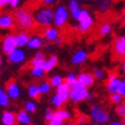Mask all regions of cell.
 Masks as SVG:
<instances>
[{
  "mask_svg": "<svg viewBox=\"0 0 125 125\" xmlns=\"http://www.w3.org/2000/svg\"><path fill=\"white\" fill-rule=\"evenodd\" d=\"M8 6V0H0V8H4Z\"/></svg>",
  "mask_w": 125,
  "mask_h": 125,
  "instance_id": "43",
  "label": "cell"
},
{
  "mask_svg": "<svg viewBox=\"0 0 125 125\" xmlns=\"http://www.w3.org/2000/svg\"><path fill=\"white\" fill-rule=\"evenodd\" d=\"M116 114L118 115V116H122V117H124L125 116V104H119V106H117V108H116Z\"/></svg>",
  "mask_w": 125,
  "mask_h": 125,
  "instance_id": "38",
  "label": "cell"
},
{
  "mask_svg": "<svg viewBox=\"0 0 125 125\" xmlns=\"http://www.w3.org/2000/svg\"><path fill=\"white\" fill-rule=\"evenodd\" d=\"M54 114L56 115L57 117H60L63 122H67L71 118V113L67 109H61V108H59L56 111H54Z\"/></svg>",
  "mask_w": 125,
  "mask_h": 125,
  "instance_id": "24",
  "label": "cell"
},
{
  "mask_svg": "<svg viewBox=\"0 0 125 125\" xmlns=\"http://www.w3.org/2000/svg\"><path fill=\"white\" fill-rule=\"evenodd\" d=\"M20 4H21V0H8V6L13 9H16L20 6Z\"/></svg>",
  "mask_w": 125,
  "mask_h": 125,
  "instance_id": "39",
  "label": "cell"
},
{
  "mask_svg": "<svg viewBox=\"0 0 125 125\" xmlns=\"http://www.w3.org/2000/svg\"><path fill=\"white\" fill-rule=\"evenodd\" d=\"M122 80L123 79H121L117 75H114V73L109 75L108 80H107V91H108V93H110V94L118 93V90L121 87Z\"/></svg>",
  "mask_w": 125,
  "mask_h": 125,
  "instance_id": "8",
  "label": "cell"
},
{
  "mask_svg": "<svg viewBox=\"0 0 125 125\" xmlns=\"http://www.w3.org/2000/svg\"><path fill=\"white\" fill-rule=\"evenodd\" d=\"M93 1H101V0H93Z\"/></svg>",
  "mask_w": 125,
  "mask_h": 125,
  "instance_id": "50",
  "label": "cell"
},
{
  "mask_svg": "<svg viewBox=\"0 0 125 125\" xmlns=\"http://www.w3.org/2000/svg\"><path fill=\"white\" fill-rule=\"evenodd\" d=\"M90 114H91V119L95 124H106L110 119L109 114L103 108H101L100 106H96V104L91 107Z\"/></svg>",
  "mask_w": 125,
  "mask_h": 125,
  "instance_id": "5",
  "label": "cell"
},
{
  "mask_svg": "<svg viewBox=\"0 0 125 125\" xmlns=\"http://www.w3.org/2000/svg\"><path fill=\"white\" fill-rule=\"evenodd\" d=\"M87 57H88V54L85 49H79V51H77L73 53L71 57V63L75 65H79V64H83L84 62L87 60Z\"/></svg>",
  "mask_w": 125,
  "mask_h": 125,
  "instance_id": "15",
  "label": "cell"
},
{
  "mask_svg": "<svg viewBox=\"0 0 125 125\" xmlns=\"http://www.w3.org/2000/svg\"><path fill=\"white\" fill-rule=\"evenodd\" d=\"M14 19L17 27L21 28L22 30H30L36 24L33 15L25 8H17V10L14 14Z\"/></svg>",
  "mask_w": 125,
  "mask_h": 125,
  "instance_id": "3",
  "label": "cell"
},
{
  "mask_svg": "<svg viewBox=\"0 0 125 125\" xmlns=\"http://www.w3.org/2000/svg\"><path fill=\"white\" fill-rule=\"evenodd\" d=\"M16 119H17V122H19L20 124H23V125H29V124H31V122H32L30 114L28 113L27 110H21V111H19V114L16 115Z\"/></svg>",
  "mask_w": 125,
  "mask_h": 125,
  "instance_id": "21",
  "label": "cell"
},
{
  "mask_svg": "<svg viewBox=\"0 0 125 125\" xmlns=\"http://www.w3.org/2000/svg\"><path fill=\"white\" fill-rule=\"evenodd\" d=\"M1 64H2V59H1V56H0V67H1Z\"/></svg>",
  "mask_w": 125,
  "mask_h": 125,
  "instance_id": "48",
  "label": "cell"
},
{
  "mask_svg": "<svg viewBox=\"0 0 125 125\" xmlns=\"http://www.w3.org/2000/svg\"><path fill=\"white\" fill-rule=\"evenodd\" d=\"M24 110H27L29 114H32V113H34L37 110V103L34 101H28L24 104Z\"/></svg>",
  "mask_w": 125,
  "mask_h": 125,
  "instance_id": "32",
  "label": "cell"
},
{
  "mask_svg": "<svg viewBox=\"0 0 125 125\" xmlns=\"http://www.w3.org/2000/svg\"><path fill=\"white\" fill-rule=\"evenodd\" d=\"M111 125H123L124 124V122H119V121H114L113 123H110Z\"/></svg>",
  "mask_w": 125,
  "mask_h": 125,
  "instance_id": "46",
  "label": "cell"
},
{
  "mask_svg": "<svg viewBox=\"0 0 125 125\" xmlns=\"http://www.w3.org/2000/svg\"><path fill=\"white\" fill-rule=\"evenodd\" d=\"M72 20H75L77 22V30L80 33H86L91 30L94 25V19L91 15V13L84 9V8H78L76 10L70 13Z\"/></svg>",
  "mask_w": 125,
  "mask_h": 125,
  "instance_id": "1",
  "label": "cell"
},
{
  "mask_svg": "<svg viewBox=\"0 0 125 125\" xmlns=\"http://www.w3.org/2000/svg\"><path fill=\"white\" fill-rule=\"evenodd\" d=\"M122 70H123V72L125 73V61L123 62V64H122Z\"/></svg>",
  "mask_w": 125,
  "mask_h": 125,
  "instance_id": "47",
  "label": "cell"
},
{
  "mask_svg": "<svg viewBox=\"0 0 125 125\" xmlns=\"http://www.w3.org/2000/svg\"><path fill=\"white\" fill-rule=\"evenodd\" d=\"M42 1L45 6H51V5H53L56 2V0H42Z\"/></svg>",
  "mask_w": 125,
  "mask_h": 125,
  "instance_id": "42",
  "label": "cell"
},
{
  "mask_svg": "<svg viewBox=\"0 0 125 125\" xmlns=\"http://www.w3.org/2000/svg\"><path fill=\"white\" fill-rule=\"evenodd\" d=\"M15 24V19L10 14H1L0 15V29H2V30L13 29Z\"/></svg>",
  "mask_w": 125,
  "mask_h": 125,
  "instance_id": "13",
  "label": "cell"
},
{
  "mask_svg": "<svg viewBox=\"0 0 125 125\" xmlns=\"http://www.w3.org/2000/svg\"><path fill=\"white\" fill-rule=\"evenodd\" d=\"M33 19L37 25L42 28L49 27L54 23V9L49 6H44L33 11Z\"/></svg>",
  "mask_w": 125,
  "mask_h": 125,
  "instance_id": "2",
  "label": "cell"
},
{
  "mask_svg": "<svg viewBox=\"0 0 125 125\" xmlns=\"http://www.w3.org/2000/svg\"><path fill=\"white\" fill-rule=\"evenodd\" d=\"M6 92H7L8 96L10 98V100H16V99H19L20 95H21V88H20V85L16 83V82L11 80V82L7 83Z\"/></svg>",
  "mask_w": 125,
  "mask_h": 125,
  "instance_id": "11",
  "label": "cell"
},
{
  "mask_svg": "<svg viewBox=\"0 0 125 125\" xmlns=\"http://www.w3.org/2000/svg\"><path fill=\"white\" fill-rule=\"evenodd\" d=\"M123 122H124V124H125V116L123 117Z\"/></svg>",
  "mask_w": 125,
  "mask_h": 125,
  "instance_id": "49",
  "label": "cell"
},
{
  "mask_svg": "<svg viewBox=\"0 0 125 125\" xmlns=\"http://www.w3.org/2000/svg\"><path fill=\"white\" fill-rule=\"evenodd\" d=\"M42 36H44V38H45L47 42H54V40H55L57 37H60V31H59V29H57L55 25H54V27L49 25V27L45 28Z\"/></svg>",
  "mask_w": 125,
  "mask_h": 125,
  "instance_id": "14",
  "label": "cell"
},
{
  "mask_svg": "<svg viewBox=\"0 0 125 125\" xmlns=\"http://www.w3.org/2000/svg\"><path fill=\"white\" fill-rule=\"evenodd\" d=\"M100 2L101 4L99 5V11L102 13V14L108 13L111 8V0H101Z\"/></svg>",
  "mask_w": 125,
  "mask_h": 125,
  "instance_id": "26",
  "label": "cell"
},
{
  "mask_svg": "<svg viewBox=\"0 0 125 125\" xmlns=\"http://www.w3.org/2000/svg\"><path fill=\"white\" fill-rule=\"evenodd\" d=\"M57 62H59V59H57L56 55H51L48 59H45L44 64H42V69L45 70V72L52 71L57 65Z\"/></svg>",
  "mask_w": 125,
  "mask_h": 125,
  "instance_id": "17",
  "label": "cell"
},
{
  "mask_svg": "<svg viewBox=\"0 0 125 125\" xmlns=\"http://www.w3.org/2000/svg\"><path fill=\"white\" fill-rule=\"evenodd\" d=\"M118 93L125 99V79L122 80V84H121V87H119V90H118Z\"/></svg>",
  "mask_w": 125,
  "mask_h": 125,
  "instance_id": "40",
  "label": "cell"
},
{
  "mask_svg": "<svg viewBox=\"0 0 125 125\" xmlns=\"http://www.w3.org/2000/svg\"><path fill=\"white\" fill-rule=\"evenodd\" d=\"M31 76L33 78H42L45 76V70L42 67H31Z\"/></svg>",
  "mask_w": 125,
  "mask_h": 125,
  "instance_id": "27",
  "label": "cell"
},
{
  "mask_svg": "<svg viewBox=\"0 0 125 125\" xmlns=\"http://www.w3.org/2000/svg\"><path fill=\"white\" fill-rule=\"evenodd\" d=\"M91 98V94L88 92V87L77 80L76 83L70 86V94L69 100L75 103H79L83 101H86Z\"/></svg>",
  "mask_w": 125,
  "mask_h": 125,
  "instance_id": "4",
  "label": "cell"
},
{
  "mask_svg": "<svg viewBox=\"0 0 125 125\" xmlns=\"http://www.w3.org/2000/svg\"><path fill=\"white\" fill-rule=\"evenodd\" d=\"M78 8H80V4L78 0H69L68 2V9L69 11L71 13V11L76 10V9H78Z\"/></svg>",
  "mask_w": 125,
  "mask_h": 125,
  "instance_id": "34",
  "label": "cell"
},
{
  "mask_svg": "<svg viewBox=\"0 0 125 125\" xmlns=\"http://www.w3.org/2000/svg\"><path fill=\"white\" fill-rule=\"evenodd\" d=\"M63 82H64V79H63V77L61 76V75H53V76L51 77V79H49V83H51L52 87H55V88L59 85H61Z\"/></svg>",
  "mask_w": 125,
  "mask_h": 125,
  "instance_id": "29",
  "label": "cell"
},
{
  "mask_svg": "<svg viewBox=\"0 0 125 125\" xmlns=\"http://www.w3.org/2000/svg\"><path fill=\"white\" fill-rule=\"evenodd\" d=\"M28 47L30 49H32V51L40 49L42 47V38L40 36H37V34L31 36L29 42H28Z\"/></svg>",
  "mask_w": 125,
  "mask_h": 125,
  "instance_id": "19",
  "label": "cell"
},
{
  "mask_svg": "<svg viewBox=\"0 0 125 125\" xmlns=\"http://www.w3.org/2000/svg\"><path fill=\"white\" fill-rule=\"evenodd\" d=\"M28 94L29 96L32 99H37L39 98L42 93H40V90H39V85H36V84H32L28 87Z\"/></svg>",
  "mask_w": 125,
  "mask_h": 125,
  "instance_id": "23",
  "label": "cell"
},
{
  "mask_svg": "<svg viewBox=\"0 0 125 125\" xmlns=\"http://www.w3.org/2000/svg\"><path fill=\"white\" fill-rule=\"evenodd\" d=\"M9 101H10V98L8 96L7 92L0 87V107H7L9 104Z\"/></svg>",
  "mask_w": 125,
  "mask_h": 125,
  "instance_id": "28",
  "label": "cell"
},
{
  "mask_svg": "<svg viewBox=\"0 0 125 125\" xmlns=\"http://www.w3.org/2000/svg\"><path fill=\"white\" fill-rule=\"evenodd\" d=\"M52 104L54 106V108H56V109H59V108H61V107L63 106L64 103L62 102V100H61L60 98H59V95L55 93V94L52 96Z\"/></svg>",
  "mask_w": 125,
  "mask_h": 125,
  "instance_id": "33",
  "label": "cell"
},
{
  "mask_svg": "<svg viewBox=\"0 0 125 125\" xmlns=\"http://www.w3.org/2000/svg\"><path fill=\"white\" fill-rule=\"evenodd\" d=\"M78 122H79V124H85V123L87 122V117H85V116H82V117H79Z\"/></svg>",
  "mask_w": 125,
  "mask_h": 125,
  "instance_id": "44",
  "label": "cell"
},
{
  "mask_svg": "<svg viewBox=\"0 0 125 125\" xmlns=\"http://www.w3.org/2000/svg\"><path fill=\"white\" fill-rule=\"evenodd\" d=\"M123 100H124V98H123L119 93H113V94L110 95V101H111V103L115 104V106L122 104V103H123Z\"/></svg>",
  "mask_w": 125,
  "mask_h": 125,
  "instance_id": "30",
  "label": "cell"
},
{
  "mask_svg": "<svg viewBox=\"0 0 125 125\" xmlns=\"http://www.w3.org/2000/svg\"><path fill=\"white\" fill-rule=\"evenodd\" d=\"M16 122H17L16 115L13 111L6 110V111L2 113V115H1V123L4 125H14Z\"/></svg>",
  "mask_w": 125,
  "mask_h": 125,
  "instance_id": "18",
  "label": "cell"
},
{
  "mask_svg": "<svg viewBox=\"0 0 125 125\" xmlns=\"http://www.w3.org/2000/svg\"><path fill=\"white\" fill-rule=\"evenodd\" d=\"M92 73L96 80H103L106 78V71L103 70L102 68H99V67H95L92 70Z\"/></svg>",
  "mask_w": 125,
  "mask_h": 125,
  "instance_id": "25",
  "label": "cell"
},
{
  "mask_svg": "<svg viewBox=\"0 0 125 125\" xmlns=\"http://www.w3.org/2000/svg\"><path fill=\"white\" fill-rule=\"evenodd\" d=\"M111 31H113V27H111L110 23H102V24L99 27L98 32L101 37H108V36L111 33Z\"/></svg>",
  "mask_w": 125,
  "mask_h": 125,
  "instance_id": "22",
  "label": "cell"
},
{
  "mask_svg": "<svg viewBox=\"0 0 125 125\" xmlns=\"http://www.w3.org/2000/svg\"><path fill=\"white\" fill-rule=\"evenodd\" d=\"M34 57H36V59H39V60H45L46 55H45V53H44V52L38 51V52H36V54H34Z\"/></svg>",
  "mask_w": 125,
  "mask_h": 125,
  "instance_id": "41",
  "label": "cell"
},
{
  "mask_svg": "<svg viewBox=\"0 0 125 125\" xmlns=\"http://www.w3.org/2000/svg\"><path fill=\"white\" fill-rule=\"evenodd\" d=\"M57 95H59V98L62 100V102L63 103H67L69 101V94H70V85L63 82V83L59 85L56 87V91H55Z\"/></svg>",
  "mask_w": 125,
  "mask_h": 125,
  "instance_id": "12",
  "label": "cell"
},
{
  "mask_svg": "<svg viewBox=\"0 0 125 125\" xmlns=\"http://www.w3.org/2000/svg\"><path fill=\"white\" fill-rule=\"evenodd\" d=\"M54 116V110L52 108H48V109L45 111V115H44V118H45L46 122H49L52 119V117Z\"/></svg>",
  "mask_w": 125,
  "mask_h": 125,
  "instance_id": "36",
  "label": "cell"
},
{
  "mask_svg": "<svg viewBox=\"0 0 125 125\" xmlns=\"http://www.w3.org/2000/svg\"><path fill=\"white\" fill-rule=\"evenodd\" d=\"M114 52L118 57H125V36H118L114 42Z\"/></svg>",
  "mask_w": 125,
  "mask_h": 125,
  "instance_id": "10",
  "label": "cell"
},
{
  "mask_svg": "<svg viewBox=\"0 0 125 125\" xmlns=\"http://www.w3.org/2000/svg\"><path fill=\"white\" fill-rule=\"evenodd\" d=\"M62 44V39L60 38V37H57L55 40H54V45H61Z\"/></svg>",
  "mask_w": 125,
  "mask_h": 125,
  "instance_id": "45",
  "label": "cell"
},
{
  "mask_svg": "<svg viewBox=\"0 0 125 125\" xmlns=\"http://www.w3.org/2000/svg\"><path fill=\"white\" fill-rule=\"evenodd\" d=\"M77 80H78V78H77V75H75V73H69L68 76L65 77V83L68 84V85H73V84L76 83Z\"/></svg>",
  "mask_w": 125,
  "mask_h": 125,
  "instance_id": "35",
  "label": "cell"
},
{
  "mask_svg": "<svg viewBox=\"0 0 125 125\" xmlns=\"http://www.w3.org/2000/svg\"><path fill=\"white\" fill-rule=\"evenodd\" d=\"M52 88H53V87H52V85H51L49 82H44V83H42L39 85V90H40V93H42V94H48V93H51Z\"/></svg>",
  "mask_w": 125,
  "mask_h": 125,
  "instance_id": "31",
  "label": "cell"
},
{
  "mask_svg": "<svg viewBox=\"0 0 125 125\" xmlns=\"http://www.w3.org/2000/svg\"><path fill=\"white\" fill-rule=\"evenodd\" d=\"M77 78H78V82H80L83 85H85L87 87L93 86V84L95 82L94 76L91 72H80L79 75L77 76Z\"/></svg>",
  "mask_w": 125,
  "mask_h": 125,
  "instance_id": "16",
  "label": "cell"
},
{
  "mask_svg": "<svg viewBox=\"0 0 125 125\" xmlns=\"http://www.w3.org/2000/svg\"><path fill=\"white\" fill-rule=\"evenodd\" d=\"M44 61L45 60H39V59H36V57H33L32 59V61H31V67H42V64H44Z\"/></svg>",
  "mask_w": 125,
  "mask_h": 125,
  "instance_id": "37",
  "label": "cell"
},
{
  "mask_svg": "<svg viewBox=\"0 0 125 125\" xmlns=\"http://www.w3.org/2000/svg\"><path fill=\"white\" fill-rule=\"evenodd\" d=\"M15 37H16V44H17V47L23 48V47L28 46V42H29V39H30V36H29L28 32H24V31L19 32Z\"/></svg>",
  "mask_w": 125,
  "mask_h": 125,
  "instance_id": "20",
  "label": "cell"
},
{
  "mask_svg": "<svg viewBox=\"0 0 125 125\" xmlns=\"http://www.w3.org/2000/svg\"><path fill=\"white\" fill-rule=\"evenodd\" d=\"M8 61L13 64H21L27 60V54L25 52L21 49V47H16L14 51H11L9 54H7Z\"/></svg>",
  "mask_w": 125,
  "mask_h": 125,
  "instance_id": "7",
  "label": "cell"
},
{
  "mask_svg": "<svg viewBox=\"0 0 125 125\" xmlns=\"http://www.w3.org/2000/svg\"><path fill=\"white\" fill-rule=\"evenodd\" d=\"M111 1H113V0H111Z\"/></svg>",
  "mask_w": 125,
  "mask_h": 125,
  "instance_id": "51",
  "label": "cell"
},
{
  "mask_svg": "<svg viewBox=\"0 0 125 125\" xmlns=\"http://www.w3.org/2000/svg\"><path fill=\"white\" fill-rule=\"evenodd\" d=\"M16 47H17V44H16V37L14 34H7L2 39V52L5 54H9Z\"/></svg>",
  "mask_w": 125,
  "mask_h": 125,
  "instance_id": "9",
  "label": "cell"
},
{
  "mask_svg": "<svg viewBox=\"0 0 125 125\" xmlns=\"http://www.w3.org/2000/svg\"><path fill=\"white\" fill-rule=\"evenodd\" d=\"M69 15H70V11H69L68 7H65L63 5H61L59 7H56V9L54 10V25L56 28H63L68 22Z\"/></svg>",
  "mask_w": 125,
  "mask_h": 125,
  "instance_id": "6",
  "label": "cell"
}]
</instances>
